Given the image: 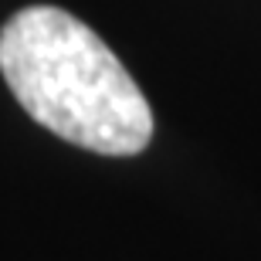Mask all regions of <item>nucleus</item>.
<instances>
[{
	"mask_svg": "<svg viewBox=\"0 0 261 261\" xmlns=\"http://www.w3.org/2000/svg\"><path fill=\"white\" fill-rule=\"evenodd\" d=\"M4 82L38 126L98 156H136L153 139V109L116 51L85 20L34 4L0 28Z\"/></svg>",
	"mask_w": 261,
	"mask_h": 261,
	"instance_id": "f257e3e1",
	"label": "nucleus"
}]
</instances>
